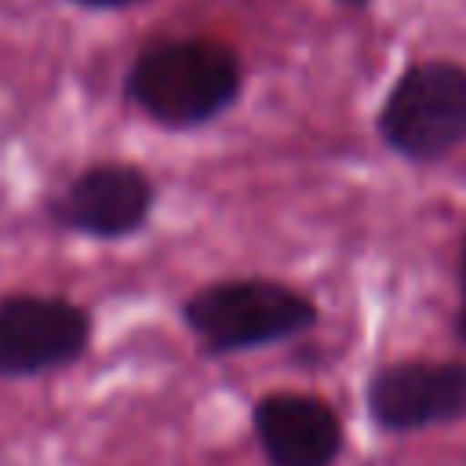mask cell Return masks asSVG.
Here are the masks:
<instances>
[{
    "mask_svg": "<svg viewBox=\"0 0 466 466\" xmlns=\"http://www.w3.org/2000/svg\"><path fill=\"white\" fill-rule=\"evenodd\" d=\"M240 58L218 40H164L146 47L127 73V98L164 127H200L240 95Z\"/></svg>",
    "mask_w": 466,
    "mask_h": 466,
    "instance_id": "1",
    "label": "cell"
},
{
    "mask_svg": "<svg viewBox=\"0 0 466 466\" xmlns=\"http://www.w3.org/2000/svg\"><path fill=\"white\" fill-rule=\"evenodd\" d=\"M182 317L208 353H240L302 335L317 324V306L288 284L251 277L193 291Z\"/></svg>",
    "mask_w": 466,
    "mask_h": 466,
    "instance_id": "2",
    "label": "cell"
},
{
    "mask_svg": "<svg viewBox=\"0 0 466 466\" xmlns=\"http://www.w3.org/2000/svg\"><path fill=\"white\" fill-rule=\"evenodd\" d=\"M379 138L411 164H433L466 142V66L411 62L379 109Z\"/></svg>",
    "mask_w": 466,
    "mask_h": 466,
    "instance_id": "3",
    "label": "cell"
},
{
    "mask_svg": "<svg viewBox=\"0 0 466 466\" xmlns=\"http://www.w3.org/2000/svg\"><path fill=\"white\" fill-rule=\"evenodd\" d=\"M91 342L87 313L69 299L11 295L0 302V375H40L73 364Z\"/></svg>",
    "mask_w": 466,
    "mask_h": 466,
    "instance_id": "4",
    "label": "cell"
},
{
    "mask_svg": "<svg viewBox=\"0 0 466 466\" xmlns=\"http://www.w3.org/2000/svg\"><path fill=\"white\" fill-rule=\"evenodd\" d=\"M368 411L390 433L466 419V360H397L368 379Z\"/></svg>",
    "mask_w": 466,
    "mask_h": 466,
    "instance_id": "5",
    "label": "cell"
},
{
    "mask_svg": "<svg viewBox=\"0 0 466 466\" xmlns=\"http://www.w3.org/2000/svg\"><path fill=\"white\" fill-rule=\"evenodd\" d=\"M153 208V186L138 167L95 164L80 171L55 200V218L76 233L116 240L135 233Z\"/></svg>",
    "mask_w": 466,
    "mask_h": 466,
    "instance_id": "6",
    "label": "cell"
},
{
    "mask_svg": "<svg viewBox=\"0 0 466 466\" xmlns=\"http://www.w3.org/2000/svg\"><path fill=\"white\" fill-rule=\"evenodd\" d=\"M255 437L269 466H331L342 448L335 408L309 393H269L255 404Z\"/></svg>",
    "mask_w": 466,
    "mask_h": 466,
    "instance_id": "7",
    "label": "cell"
},
{
    "mask_svg": "<svg viewBox=\"0 0 466 466\" xmlns=\"http://www.w3.org/2000/svg\"><path fill=\"white\" fill-rule=\"evenodd\" d=\"M455 335L466 346V237L459 248V313H455Z\"/></svg>",
    "mask_w": 466,
    "mask_h": 466,
    "instance_id": "8",
    "label": "cell"
},
{
    "mask_svg": "<svg viewBox=\"0 0 466 466\" xmlns=\"http://www.w3.org/2000/svg\"><path fill=\"white\" fill-rule=\"evenodd\" d=\"M80 7H98V11H109V7H127V4H138V0H73Z\"/></svg>",
    "mask_w": 466,
    "mask_h": 466,
    "instance_id": "9",
    "label": "cell"
},
{
    "mask_svg": "<svg viewBox=\"0 0 466 466\" xmlns=\"http://www.w3.org/2000/svg\"><path fill=\"white\" fill-rule=\"evenodd\" d=\"M339 4H350V7H360V4H368V0H339Z\"/></svg>",
    "mask_w": 466,
    "mask_h": 466,
    "instance_id": "10",
    "label": "cell"
}]
</instances>
